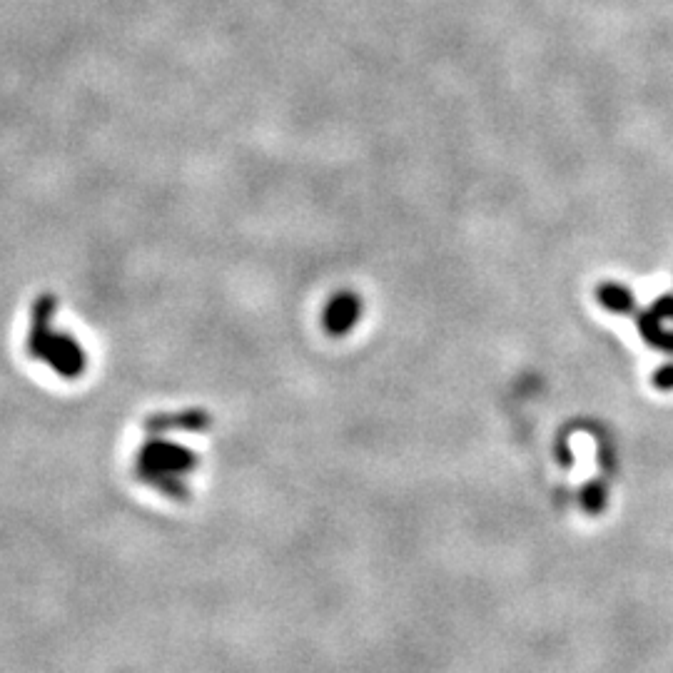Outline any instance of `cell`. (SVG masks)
Wrapping results in <instances>:
<instances>
[{
  "label": "cell",
  "instance_id": "cell-1",
  "mask_svg": "<svg viewBox=\"0 0 673 673\" xmlns=\"http://www.w3.org/2000/svg\"><path fill=\"white\" fill-rule=\"evenodd\" d=\"M192 464L195 457L187 449L153 439L138 454V477L168 497H185L180 474L192 472Z\"/></svg>",
  "mask_w": 673,
  "mask_h": 673
},
{
  "label": "cell",
  "instance_id": "cell-2",
  "mask_svg": "<svg viewBox=\"0 0 673 673\" xmlns=\"http://www.w3.org/2000/svg\"><path fill=\"white\" fill-rule=\"evenodd\" d=\"M35 359L48 364V367L63 379L83 377L85 367H88V357H85L83 344H80L73 335H68V332L58 330L50 335V339L45 342V347L40 349V354Z\"/></svg>",
  "mask_w": 673,
  "mask_h": 673
},
{
  "label": "cell",
  "instance_id": "cell-3",
  "mask_svg": "<svg viewBox=\"0 0 673 673\" xmlns=\"http://www.w3.org/2000/svg\"><path fill=\"white\" fill-rule=\"evenodd\" d=\"M55 312H58V297L55 295H40L38 300L33 302V307H30V330L25 347H28V354L33 359L38 357L40 349L45 347V342H48L50 335L55 332L53 327Z\"/></svg>",
  "mask_w": 673,
  "mask_h": 673
},
{
  "label": "cell",
  "instance_id": "cell-4",
  "mask_svg": "<svg viewBox=\"0 0 673 673\" xmlns=\"http://www.w3.org/2000/svg\"><path fill=\"white\" fill-rule=\"evenodd\" d=\"M359 315H362L359 297L354 292H339L325 307V330L335 337L347 335L357 325Z\"/></svg>",
  "mask_w": 673,
  "mask_h": 673
},
{
  "label": "cell",
  "instance_id": "cell-5",
  "mask_svg": "<svg viewBox=\"0 0 673 673\" xmlns=\"http://www.w3.org/2000/svg\"><path fill=\"white\" fill-rule=\"evenodd\" d=\"M599 300L606 310L616 312V315H629V312H634L636 307L634 295H631L626 287L614 285V282H611V285H601Z\"/></svg>",
  "mask_w": 673,
  "mask_h": 673
},
{
  "label": "cell",
  "instance_id": "cell-6",
  "mask_svg": "<svg viewBox=\"0 0 673 673\" xmlns=\"http://www.w3.org/2000/svg\"><path fill=\"white\" fill-rule=\"evenodd\" d=\"M654 384L659 389H664V392H671V389H673V362L664 364V367H659V372L654 374Z\"/></svg>",
  "mask_w": 673,
  "mask_h": 673
}]
</instances>
